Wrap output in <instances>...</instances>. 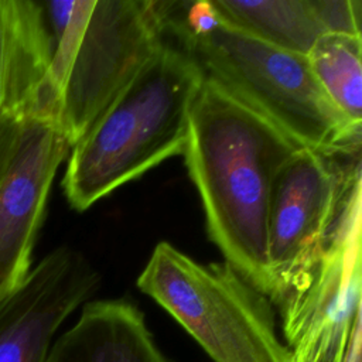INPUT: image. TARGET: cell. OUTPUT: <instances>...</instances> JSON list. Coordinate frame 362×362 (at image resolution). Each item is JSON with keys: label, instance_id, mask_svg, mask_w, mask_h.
Instances as JSON below:
<instances>
[{"label": "cell", "instance_id": "obj_5", "mask_svg": "<svg viewBox=\"0 0 362 362\" xmlns=\"http://www.w3.org/2000/svg\"><path fill=\"white\" fill-rule=\"evenodd\" d=\"M214 362H291L273 304L228 262L199 263L160 242L137 279Z\"/></svg>", "mask_w": 362, "mask_h": 362}, {"label": "cell", "instance_id": "obj_7", "mask_svg": "<svg viewBox=\"0 0 362 362\" xmlns=\"http://www.w3.org/2000/svg\"><path fill=\"white\" fill-rule=\"evenodd\" d=\"M362 189L349 198L321 259L279 308L291 362H342L361 320Z\"/></svg>", "mask_w": 362, "mask_h": 362}, {"label": "cell", "instance_id": "obj_12", "mask_svg": "<svg viewBox=\"0 0 362 362\" xmlns=\"http://www.w3.org/2000/svg\"><path fill=\"white\" fill-rule=\"evenodd\" d=\"M226 25L272 47L304 55L325 34L310 0H212Z\"/></svg>", "mask_w": 362, "mask_h": 362}, {"label": "cell", "instance_id": "obj_15", "mask_svg": "<svg viewBox=\"0 0 362 362\" xmlns=\"http://www.w3.org/2000/svg\"><path fill=\"white\" fill-rule=\"evenodd\" d=\"M23 122L0 117V184L17 148Z\"/></svg>", "mask_w": 362, "mask_h": 362}, {"label": "cell", "instance_id": "obj_10", "mask_svg": "<svg viewBox=\"0 0 362 362\" xmlns=\"http://www.w3.org/2000/svg\"><path fill=\"white\" fill-rule=\"evenodd\" d=\"M51 57L42 3L0 0V117L49 119L44 95Z\"/></svg>", "mask_w": 362, "mask_h": 362}, {"label": "cell", "instance_id": "obj_13", "mask_svg": "<svg viewBox=\"0 0 362 362\" xmlns=\"http://www.w3.org/2000/svg\"><path fill=\"white\" fill-rule=\"evenodd\" d=\"M320 86L352 123L362 124V40L356 35L322 34L307 54Z\"/></svg>", "mask_w": 362, "mask_h": 362}, {"label": "cell", "instance_id": "obj_11", "mask_svg": "<svg viewBox=\"0 0 362 362\" xmlns=\"http://www.w3.org/2000/svg\"><path fill=\"white\" fill-rule=\"evenodd\" d=\"M47 362H173L143 311L127 298L86 301L76 322L51 345Z\"/></svg>", "mask_w": 362, "mask_h": 362}, {"label": "cell", "instance_id": "obj_6", "mask_svg": "<svg viewBox=\"0 0 362 362\" xmlns=\"http://www.w3.org/2000/svg\"><path fill=\"white\" fill-rule=\"evenodd\" d=\"M358 187L359 156L300 148L280 167L267 214L269 300L277 310L311 274Z\"/></svg>", "mask_w": 362, "mask_h": 362}, {"label": "cell", "instance_id": "obj_3", "mask_svg": "<svg viewBox=\"0 0 362 362\" xmlns=\"http://www.w3.org/2000/svg\"><path fill=\"white\" fill-rule=\"evenodd\" d=\"M198 64L164 41L71 147L62 178L69 205L85 211L170 157L182 154Z\"/></svg>", "mask_w": 362, "mask_h": 362}, {"label": "cell", "instance_id": "obj_14", "mask_svg": "<svg viewBox=\"0 0 362 362\" xmlns=\"http://www.w3.org/2000/svg\"><path fill=\"white\" fill-rule=\"evenodd\" d=\"M310 3L325 34L361 37V1L310 0Z\"/></svg>", "mask_w": 362, "mask_h": 362}, {"label": "cell", "instance_id": "obj_1", "mask_svg": "<svg viewBox=\"0 0 362 362\" xmlns=\"http://www.w3.org/2000/svg\"><path fill=\"white\" fill-rule=\"evenodd\" d=\"M300 147L204 76L182 156L212 242L269 298L267 214L274 178Z\"/></svg>", "mask_w": 362, "mask_h": 362}, {"label": "cell", "instance_id": "obj_4", "mask_svg": "<svg viewBox=\"0 0 362 362\" xmlns=\"http://www.w3.org/2000/svg\"><path fill=\"white\" fill-rule=\"evenodd\" d=\"M52 38L44 107L72 147L165 41L163 1L42 3Z\"/></svg>", "mask_w": 362, "mask_h": 362}, {"label": "cell", "instance_id": "obj_2", "mask_svg": "<svg viewBox=\"0 0 362 362\" xmlns=\"http://www.w3.org/2000/svg\"><path fill=\"white\" fill-rule=\"evenodd\" d=\"M164 30L205 78L303 148L359 156L361 126L325 95L304 55L252 38L222 23L209 1H163Z\"/></svg>", "mask_w": 362, "mask_h": 362}, {"label": "cell", "instance_id": "obj_16", "mask_svg": "<svg viewBox=\"0 0 362 362\" xmlns=\"http://www.w3.org/2000/svg\"><path fill=\"white\" fill-rule=\"evenodd\" d=\"M362 328L361 320L355 324L342 362H362Z\"/></svg>", "mask_w": 362, "mask_h": 362}, {"label": "cell", "instance_id": "obj_9", "mask_svg": "<svg viewBox=\"0 0 362 362\" xmlns=\"http://www.w3.org/2000/svg\"><path fill=\"white\" fill-rule=\"evenodd\" d=\"M69 150L55 120L23 122L17 148L0 184V300L31 270L49 191Z\"/></svg>", "mask_w": 362, "mask_h": 362}, {"label": "cell", "instance_id": "obj_8", "mask_svg": "<svg viewBox=\"0 0 362 362\" xmlns=\"http://www.w3.org/2000/svg\"><path fill=\"white\" fill-rule=\"evenodd\" d=\"M99 286V272L78 249L45 255L0 300V362H47L57 329Z\"/></svg>", "mask_w": 362, "mask_h": 362}]
</instances>
